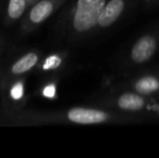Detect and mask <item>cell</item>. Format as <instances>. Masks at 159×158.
Wrapping results in <instances>:
<instances>
[{
	"mask_svg": "<svg viewBox=\"0 0 159 158\" xmlns=\"http://www.w3.org/2000/svg\"><path fill=\"white\" fill-rule=\"evenodd\" d=\"M115 116L107 111L90 107H73L64 112L55 113H24L19 116L20 122L27 124H100L109 122Z\"/></svg>",
	"mask_w": 159,
	"mask_h": 158,
	"instance_id": "6da1fadb",
	"label": "cell"
},
{
	"mask_svg": "<svg viewBox=\"0 0 159 158\" xmlns=\"http://www.w3.org/2000/svg\"><path fill=\"white\" fill-rule=\"evenodd\" d=\"M107 0H77L69 13V30L75 36H84L98 27V16Z\"/></svg>",
	"mask_w": 159,
	"mask_h": 158,
	"instance_id": "7a4b0ae2",
	"label": "cell"
},
{
	"mask_svg": "<svg viewBox=\"0 0 159 158\" xmlns=\"http://www.w3.org/2000/svg\"><path fill=\"white\" fill-rule=\"evenodd\" d=\"M65 2V0H38L28 8L21 20V28L24 33H30L39 27Z\"/></svg>",
	"mask_w": 159,
	"mask_h": 158,
	"instance_id": "3957f363",
	"label": "cell"
},
{
	"mask_svg": "<svg viewBox=\"0 0 159 158\" xmlns=\"http://www.w3.org/2000/svg\"><path fill=\"white\" fill-rule=\"evenodd\" d=\"M158 49V40L156 36L147 34L135 41L130 51V59L135 64H144L155 55Z\"/></svg>",
	"mask_w": 159,
	"mask_h": 158,
	"instance_id": "277c9868",
	"label": "cell"
},
{
	"mask_svg": "<svg viewBox=\"0 0 159 158\" xmlns=\"http://www.w3.org/2000/svg\"><path fill=\"white\" fill-rule=\"evenodd\" d=\"M41 55L37 51H30L15 60L9 70H7V78L8 79H16L24 75L28 74L37 67L39 64Z\"/></svg>",
	"mask_w": 159,
	"mask_h": 158,
	"instance_id": "5b68a950",
	"label": "cell"
},
{
	"mask_svg": "<svg viewBox=\"0 0 159 158\" xmlns=\"http://www.w3.org/2000/svg\"><path fill=\"white\" fill-rule=\"evenodd\" d=\"M127 0H107L98 16V27L108 28L118 21L124 13Z\"/></svg>",
	"mask_w": 159,
	"mask_h": 158,
	"instance_id": "8992f818",
	"label": "cell"
},
{
	"mask_svg": "<svg viewBox=\"0 0 159 158\" xmlns=\"http://www.w3.org/2000/svg\"><path fill=\"white\" fill-rule=\"evenodd\" d=\"M146 101L142 94L138 92H126L117 97L116 106L127 112H138L145 107Z\"/></svg>",
	"mask_w": 159,
	"mask_h": 158,
	"instance_id": "52a82bcc",
	"label": "cell"
},
{
	"mask_svg": "<svg viewBox=\"0 0 159 158\" xmlns=\"http://www.w3.org/2000/svg\"><path fill=\"white\" fill-rule=\"evenodd\" d=\"M28 8L30 7L26 0H8V6L4 13V23L7 25H12L22 20Z\"/></svg>",
	"mask_w": 159,
	"mask_h": 158,
	"instance_id": "ba28073f",
	"label": "cell"
},
{
	"mask_svg": "<svg viewBox=\"0 0 159 158\" xmlns=\"http://www.w3.org/2000/svg\"><path fill=\"white\" fill-rule=\"evenodd\" d=\"M135 92L142 95H149L159 91V79L152 75H146L139 78L133 84Z\"/></svg>",
	"mask_w": 159,
	"mask_h": 158,
	"instance_id": "9c48e42d",
	"label": "cell"
},
{
	"mask_svg": "<svg viewBox=\"0 0 159 158\" xmlns=\"http://www.w3.org/2000/svg\"><path fill=\"white\" fill-rule=\"evenodd\" d=\"M65 56H66L65 53H52V54L46 56L43 60H41L37 65V68L42 72L57 70L63 64Z\"/></svg>",
	"mask_w": 159,
	"mask_h": 158,
	"instance_id": "30bf717a",
	"label": "cell"
},
{
	"mask_svg": "<svg viewBox=\"0 0 159 158\" xmlns=\"http://www.w3.org/2000/svg\"><path fill=\"white\" fill-rule=\"evenodd\" d=\"M42 95L47 99H54V97L57 95V87L55 84H51L46 86L42 89Z\"/></svg>",
	"mask_w": 159,
	"mask_h": 158,
	"instance_id": "8fae6325",
	"label": "cell"
},
{
	"mask_svg": "<svg viewBox=\"0 0 159 158\" xmlns=\"http://www.w3.org/2000/svg\"><path fill=\"white\" fill-rule=\"evenodd\" d=\"M27 1V3H28V7H30V6H33L35 2H37L38 0H26Z\"/></svg>",
	"mask_w": 159,
	"mask_h": 158,
	"instance_id": "7c38bea8",
	"label": "cell"
},
{
	"mask_svg": "<svg viewBox=\"0 0 159 158\" xmlns=\"http://www.w3.org/2000/svg\"><path fill=\"white\" fill-rule=\"evenodd\" d=\"M158 116H159V110H158Z\"/></svg>",
	"mask_w": 159,
	"mask_h": 158,
	"instance_id": "4fadbf2b",
	"label": "cell"
},
{
	"mask_svg": "<svg viewBox=\"0 0 159 158\" xmlns=\"http://www.w3.org/2000/svg\"><path fill=\"white\" fill-rule=\"evenodd\" d=\"M147 1H148V0H147Z\"/></svg>",
	"mask_w": 159,
	"mask_h": 158,
	"instance_id": "5bb4252c",
	"label": "cell"
}]
</instances>
